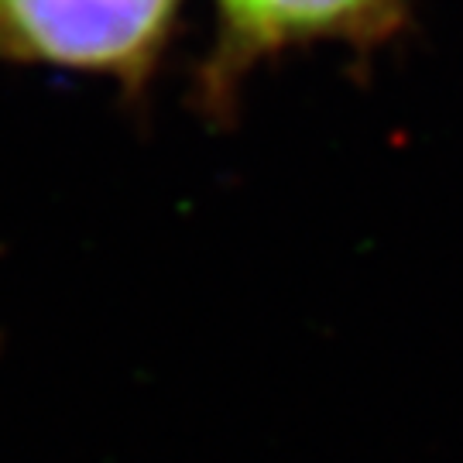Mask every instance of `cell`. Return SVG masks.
Masks as SVG:
<instances>
[{"instance_id": "2", "label": "cell", "mask_w": 463, "mask_h": 463, "mask_svg": "<svg viewBox=\"0 0 463 463\" xmlns=\"http://www.w3.org/2000/svg\"><path fill=\"white\" fill-rule=\"evenodd\" d=\"M223 59L244 66L258 55L306 42H378L402 24V0H216Z\"/></svg>"}, {"instance_id": "1", "label": "cell", "mask_w": 463, "mask_h": 463, "mask_svg": "<svg viewBox=\"0 0 463 463\" xmlns=\"http://www.w3.org/2000/svg\"><path fill=\"white\" fill-rule=\"evenodd\" d=\"M175 7L179 0H0V59L137 83L165 45Z\"/></svg>"}]
</instances>
